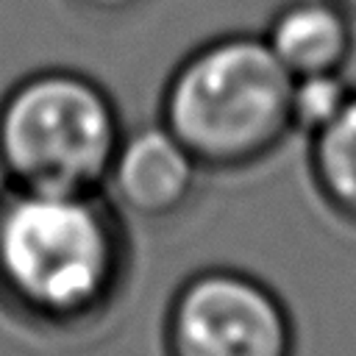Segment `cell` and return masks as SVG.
<instances>
[{"mask_svg": "<svg viewBox=\"0 0 356 356\" xmlns=\"http://www.w3.org/2000/svg\"><path fill=\"white\" fill-rule=\"evenodd\" d=\"M125 120L95 75L50 64L0 95V184L42 192L103 189Z\"/></svg>", "mask_w": 356, "mask_h": 356, "instance_id": "cell-3", "label": "cell"}, {"mask_svg": "<svg viewBox=\"0 0 356 356\" xmlns=\"http://www.w3.org/2000/svg\"><path fill=\"white\" fill-rule=\"evenodd\" d=\"M303 139L314 197L331 217L356 228V86L339 111Z\"/></svg>", "mask_w": 356, "mask_h": 356, "instance_id": "cell-7", "label": "cell"}, {"mask_svg": "<svg viewBox=\"0 0 356 356\" xmlns=\"http://www.w3.org/2000/svg\"><path fill=\"white\" fill-rule=\"evenodd\" d=\"M203 175L195 156L153 120L125 128L103 192L128 220L167 222L189 209Z\"/></svg>", "mask_w": 356, "mask_h": 356, "instance_id": "cell-5", "label": "cell"}, {"mask_svg": "<svg viewBox=\"0 0 356 356\" xmlns=\"http://www.w3.org/2000/svg\"><path fill=\"white\" fill-rule=\"evenodd\" d=\"M261 36L292 78L345 72L356 53V17L334 0H284Z\"/></svg>", "mask_w": 356, "mask_h": 356, "instance_id": "cell-6", "label": "cell"}, {"mask_svg": "<svg viewBox=\"0 0 356 356\" xmlns=\"http://www.w3.org/2000/svg\"><path fill=\"white\" fill-rule=\"evenodd\" d=\"M75 11L86 14V17H100V19H114V17H125L131 11H136L145 0H67Z\"/></svg>", "mask_w": 356, "mask_h": 356, "instance_id": "cell-9", "label": "cell"}, {"mask_svg": "<svg viewBox=\"0 0 356 356\" xmlns=\"http://www.w3.org/2000/svg\"><path fill=\"white\" fill-rule=\"evenodd\" d=\"M131 220L103 189L0 184V314L39 337L100 328L134 278Z\"/></svg>", "mask_w": 356, "mask_h": 356, "instance_id": "cell-1", "label": "cell"}, {"mask_svg": "<svg viewBox=\"0 0 356 356\" xmlns=\"http://www.w3.org/2000/svg\"><path fill=\"white\" fill-rule=\"evenodd\" d=\"M161 356H298V323L284 295L236 264H203L170 292Z\"/></svg>", "mask_w": 356, "mask_h": 356, "instance_id": "cell-4", "label": "cell"}, {"mask_svg": "<svg viewBox=\"0 0 356 356\" xmlns=\"http://www.w3.org/2000/svg\"><path fill=\"white\" fill-rule=\"evenodd\" d=\"M356 83L345 78V72H328V75H309L295 78L292 86V114H295V131L312 134L323 122H328L339 106L350 97Z\"/></svg>", "mask_w": 356, "mask_h": 356, "instance_id": "cell-8", "label": "cell"}, {"mask_svg": "<svg viewBox=\"0 0 356 356\" xmlns=\"http://www.w3.org/2000/svg\"><path fill=\"white\" fill-rule=\"evenodd\" d=\"M334 3H339L345 11H350V14L356 17V0H334Z\"/></svg>", "mask_w": 356, "mask_h": 356, "instance_id": "cell-10", "label": "cell"}, {"mask_svg": "<svg viewBox=\"0 0 356 356\" xmlns=\"http://www.w3.org/2000/svg\"><path fill=\"white\" fill-rule=\"evenodd\" d=\"M292 86L261 31H225L170 67L156 120L206 175H239L267 164L298 134Z\"/></svg>", "mask_w": 356, "mask_h": 356, "instance_id": "cell-2", "label": "cell"}]
</instances>
